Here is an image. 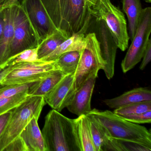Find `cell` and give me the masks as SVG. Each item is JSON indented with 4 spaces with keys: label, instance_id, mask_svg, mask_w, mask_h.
I'll return each mask as SVG.
<instances>
[{
    "label": "cell",
    "instance_id": "cell-22",
    "mask_svg": "<svg viewBox=\"0 0 151 151\" xmlns=\"http://www.w3.org/2000/svg\"><path fill=\"white\" fill-rule=\"evenodd\" d=\"M78 138L82 151H95L92 140L89 120L86 115L74 119Z\"/></svg>",
    "mask_w": 151,
    "mask_h": 151
},
{
    "label": "cell",
    "instance_id": "cell-17",
    "mask_svg": "<svg viewBox=\"0 0 151 151\" xmlns=\"http://www.w3.org/2000/svg\"><path fill=\"white\" fill-rule=\"evenodd\" d=\"M38 120L35 116L33 117L20 135L28 151H46L45 141Z\"/></svg>",
    "mask_w": 151,
    "mask_h": 151
},
{
    "label": "cell",
    "instance_id": "cell-9",
    "mask_svg": "<svg viewBox=\"0 0 151 151\" xmlns=\"http://www.w3.org/2000/svg\"><path fill=\"white\" fill-rule=\"evenodd\" d=\"M55 69L54 62L41 60L16 63L1 82L2 85H24L37 82Z\"/></svg>",
    "mask_w": 151,
    "mask_h": 151
},
{
    "label": "cell",
    "instance_id": "cell-4",
    "mask_svg": "<svg viewBox=\"0 0 151 151\" xmlns=\"http://www.w3.org/2000/svg\"><path fill=\"white\" fill-rule=\"evenodd\" d=\"M46 102L43 96H29L11 110L10 119L0 137V151L18 137L33 117L39 119Z\"/></svg>",
    "mask_w": 151,
    "mask_h": 151
},
{
    "label": "cell",
    "instance_id": "cell-13",
    "mask_svg": "<svg viewBox=\"0 0 151 151\" xmlns=\"http://www.w3.org/2000/svg\"><path fill=\"white\" fill-rule=\"evenodd\" d=\"M98 74L91 75L77 90L68 110L77 115H86L92 110L91 101Z\"/></svg>",
    "mask_w": 151,
    "mask_h": 151
},
{
    "label": "cell",
    "instance_id": "cell-24",
    "mask_svg": "<svg viewBox=\"0 0 151 151\" xmlns=\"http://www.w3.org/2000/svg\"><path fill=\"white\" fill-rule=\"evenodd\" d=\"M151 111V101L132 103L115 109L114 113L117 115H128Z\"/></svg>",
    "mask_w": 151,
    "mask_h": 151
},
{
    "label": "cell",
    "instance_id": "cell-33",
    "mask_svg": "<svg viewBox=\"0 0 151 151\" xmlns=\"http://www.w3.org/2000/svg\"><path fill=\"white\" fill-rule=\"evenodd\" d=\"M11 110L0 115V137L2 135L10 119Z\"/></svg>",
    "mask_w": 151,
    "mask_h": 151
},
{
    "label": "cell",
    "instance_id": "cell-7",
    "mask_svg": "<svg viewBox=\"0 0 151 151\" xmlns=\"http://www.w3.org/2000/svg\"><path fill=\"white\" fill-rule=\"evenodd\" d=\"M151 32V8L142 9L138 26L132 43L121 63L123 73L132 69L142 60Z\"/></svg>",
    "mask_w": 151,
    "mask_h": 151
},
{
    "label": "cell",
    "instance_id": "cell-23",
    "mask_svg": "<svg viewBox=\"0 0 151 151\" xmlns=\"http://www.w3.org/2000/svg\"><path fill=\"white\" fill-rule=\"evenodd\" d=\"M82 51H70L63 54L54 61L55 69L60 70L65 75L75 73L79 63Z\"/></svg>",
    "mask_w": 151,
    "mask_h": 151
},
{
    "label": "cell",
    "instance_id": "cell-3",
    "mask_svg": "<svg viewBox=\"0 0 151 151\" xmlns=\"http://www.w3.org/2000/svg\"><path fill=\"white\" fill-rule=\"evenodd\" d=\"M87 115L106 129L111 137L140 143L151 148V133L146 127L122 118L110 110L92 109Z\"/></svg>",
    "mask_w": 151,
    "mask_h": 151
},
{
    "label": "cell",
    "instance_id": "cell-20",
    "mask_svg": "<svg viewBox=\"0 0 151 151\" xmlns=\"http://www.w3.org/2000/svg\"><path fill=\"white\" fill-rule=\"evenodd\" d=\"M123 10L129 22V37L132 40L138 26L142 9L140 0H122Z\"/></svg>",
    "mask_w": 151,
    "mask_h": 151
},
{
    "label": "cell",
    "instance_id": "cell-18",
    "mask_svg": "<svg viewBox=\"0 0 151 151\" xmlns=\"http://www.w3.org/2000/svg\"><path fill=\"white\" fill-rule=\"evenodd\" d=\"M65 76L58 70L54 69L40 80L34 82L28 89L29 96H44L49 93Z\"/></svg>",
    "mask_w": 151,
    "mask_h": 151
},
{
    "label": "cell",
    "instance_id": "cell-11",
    "mask_svg": "<svg viewBox=\"0 0 151 151\" xmlns=\"http://www.w3.org/2000/svg\"><path fill=\"white\" fill-rule=\"evenodd\" d=\"M76 91L75 72L64 76L44 99L52 109L60 112L71 103Z\"/></svg>",
    "mask_w": 151,
    "mask_h": 151
},
{
    "label": "cell",
    "instance_id": "cell-2",
    "mask_svg": "<svg viewBox=\"0 0 151 151\" xmlns=\"http://www.w3.org/2000/svg\"><path fill=\"white\" fill-rule=\"evenodd\" d=\"M41 132L46 151H82L74 119L55 109L46 116Z\"/></svg>",
    "mask_w": 151,
    "mask_h": 151
},
{
    "label": "cell",
    "instance_id": "cell-19",
    "mask_svg": "<svg viewBox=\"0 0 151 151\" xmlns=\"http://www.w3.org/2000/svg\"><path fill=\"white\" fill-rule=\"evenodd\" d=\"M86 42L84 34H73L60 45L53 52L40 60L46 62L55 61L64 53L83 50L86 46Z\"/></svg>",
    "mask_w": 151,
    "mask_h": 151
},
{
    "label": "cell",
    "instance_id": "cell-29",
    "mask_svg": "<svg viewBox=\"0 0 151 151\" xmlns=\"http://www.w3.org/2000/svg\"><path fill=\"white\" fill-rule=\"evenodd\" d=\"M120 116L129 122L137 124H150L151 122V111Z\"/></svg>",
    "mask_w": 151,
    "mask_h": 151
},
{
    "label": "cell",
    "instance_id": "cell-5",
    "mask_svg": "<svg viewBox=\"0 0 151 151\" xmlns=\"http://www.w3.org/2000/svg\"><path fill=\"white\" fill-rule=\"evenodd\" d=\"M90 9L92 16L95 17L96 21L105 22L118 48L123 52L125 51L129 46V37L123 13L110 0H97Z\"/></svg>",
    "mask_w": 151,
    "mask_h": 151
},
{
    "label": "cell",
    "instance_id": "cell-32",
    "mask_svg": "<svg viewBox=\"0 0 151 151\" xmlns=\"http://www.w3.org/2000/svg\"><path fill=\"white\" fill-rule=\"evenodd\" d=\"M142 61L140 64L139 69L141 70L145 69L147 64L150 63L151 60V39L149 38L146 47L145 49L142 57Z\"/></svg>",
    "mask_w": 151,
    "mask_h": 151
},
{
    "label": "cell",
    "instance_id": "cell-14",
    "mask_svg": "<svg viewBox=\"0 0 151 151\" xmlns=\"http://www.w3.org/2000/svg\"><path fill=\"white\" fill-rule=\"evenodd\" d=\"M89 120L92 140L95 151H119L115 139L110 137L108 132L93 118L87 115Z\"/></svg>",
    "mask_w": 151,
    "mask_h": 151
},
{
    "label": "cell",
    "instance_id": "cell-8",
    "mask_svg": "<svg viewBox=\"0 0 151 151\" xmlns=\"http://www.w3.org/2000/svg\"><path fill=\"white\" fill-rule=\"evenodd\" d=\"M14 5V33L9 59L24 50L38 47L40 44L20 2Z\"/></svg>",
    "mask_w": 151,
    "mask_h": 151
},
{
    "label": "cell",
    "instance_id": "cell-36",
    "mask_svg": "<svg viewBox=\"0 0 151 151\" xmlns=\"http://www.w3.org/2000/svg\"><path fill=\"white\" fill-rule=\"evenodd\" d=\"M87 2H88V5L89 6L91 7V6H93L95 3H96L97 0H87Z\"/></svg>",
    "mask_w": 151,
    "mask_h": 151
},
{
    "label": "cell",
    "instance_id": "cell-21",
    "mask_svg": "<svg viewBox=\"0 0 151 151\" xmlns=\"http://www.w3.org/2000/svg\"><path fill=\"white\" fill-rule=\"evenodd\" d=\"M70 36V34L67 32L56 29L52 34L42 40L39 45L38 47L39 60L50 54Z\"/></svg>",
    "mask_w": 151,
    "mask_h": 151
},
{
    "label": "cell",
    "instance_id": "cell-30",
    "mask_svg": "<svg viewBox=\"0 0 151 151\" xmlns=\"http://www.w3.org/2000/svg\"><path fill=\"white\" fill-rule=\"evenodd\" d=\"M3 151H28V149L24 141L19 136L8 145Z\"/></svg>",
    "mask_w": 151,
    "mask_h": 151
},
{
    "label": "cell",
    "instance_id": "cell-27",
    "mask_svg": "<svg viewBox=\"0 0 151 151\" xmlns=\"http://www.w3.org/2000/svg\"><path fill=\"white\" fill-rule=\"evenodd\" d=\"M38 47L23 51L16 56L12 57L13 58V62L15 63H17L37 60H39Z\"/></svg>",
    "mask_w": 151,
    "mask_h": 151
},
{
    "label": "cell",
    "instance_id": "cell-31",
    "mask_svg": "<svg viewBox=\"0 0 151 151\" xmlns=\"http://www.w3.org/2000/svg\"><path fill=\"white\" fill-rule=\"evenodd\" d=\"M15 64L13 62V58H11L6 63L0 65V86L2 85L1 83L2 80L14 69Z\"/></svg>",
    "mask_w": 151,
    "mask_h": 151
},
{
    "label": "cell",
    "instance_id": "cell-1",
    "mask_svg": "<svg viewBox=\"0 0 151 151\" xmlns=\"http://www.w3.org/2000/svg\"><path fill=\"white\" fill-rule=\"evenodd\" d=\"M56 29L84 34L92 18L87 0H41Z\"/></svg>",
    "mask_w": 151,
    "mask_h": 151
},
{
    "label": "cell",
    "instance_id": "cell-10",
    "mask_svg": "<svg viewBox=\"0 0 151 151\" xmlns=\"http://www.w3.org/2000/svg\"><path fill=\"white\" fill-rule=\"evenodd\" d=\"M20 3L40 44L57 29L51 21L41 0H22Z\"/></svg>",
    "mask_w": 151,
    "mask_h": 151
},
{
    "label": "cell",
    "instance_id": "cell-6",
    "mask_svg": "<svg viewBox=\"0 0 151 151\" xmlns=\"http://www.w3.org/2000/svg\"><path fill=\"white\" fill-rule=\"evenodd\" d=\"M86 45L81 52L80 60L75 72L77 90L93 74H98L104 69L105 62L102 57L100 45L95 33L86 35Z\"/></svg>",
    "mask_w": 151,
    "mask_h": 151
},
{
    "label": "cell",
    "instance_id": "cell-15",
    "mask_svg": "<svg viewBox=\"0 0 151 151\" xmlns=\"http://www.w3.org/2000/svg\"><path fill=\"white\" fill-rule=\"evenodd\" d=\"M4 14L5 27L0 41V65L9 60L10 47L14 33V4L4 9Z\"/></svg>",
    "mask_w": 151,
    "mask_h": 151
},
{
    "label": "cell",
    "instance_id": "cell-37",
    "mask_svg": "<svg viewBox=\"0 0 151 151\" xmlns=\"http://www.w3.org/2000/svg\"><path fill=\"white\" fill-rule=\"evenodd\" d=\"M145 1L147 3H150L151 2V0H145Z\"/></svg>",
    "mask_w": 151,
    "mask_h": 151
},
{
    "label": "cell",
    "instance_id": "cell-28",
    "mask_svg": "<svg viewBox=\"0 0 151 151\" xmlns=\"http://www.w3.org/2000/svg\"><path fill=\"white\" fill-rule=\"evenodd\" d=\"M116 139L120 151H151V147L133 141Z\"/></svg>",
    "mask_w": 151,
    "mask_h": 151
},
{
    "label": "cell",
    "instance_id": "cell-12",
    "mask_svg": "<svg viewBox=\"0 0 151 151\" xmlns=\"http://www.w3.org/2000/svg\"><path fill=\"white\" fill-rule=\"evenodd\" d=\"M97 39L100 45L102 57L105 62L104 69L106 77L110 79L114 74V66L117 45L109 29L102 20L96 21Z\"/></svg>",
    "mask_w": 151,
    "mask_h": 151
},
{
    "label": "cell",
    "instance_id": "cell-26",
    "mask_svg": "<svg viewBox=\"0 0 151 151\" xmlns=\"http://www.w3.org/2000/svg\"><path fill=\"white\" fill-rule=\"evenodd\" d=\"M33 83L24 85H2L0 86V99L2 98L13 96L19 93L28 91L30 86Z\"/></svg>",
    "mask_w": 151,
    "mask_h": 151
},
{
    "label": "cell",
    "instance_id": "cell-25",
    "mask_svg": "<svg viewBox=\"0 0 151 151\" xmlns=\"http://www.w3.org/2000/svg\"><path fill=\"white\" fill-rule=\"evenodd\" d=\"M28 91L1 99L0 115L10 111L24 101L29 96L28 94Z\"/></svg>",
    "mask_w": 151,
    "mask_h": 151
},
{
    "label": "cell",
    "instance_id": "cell-16",
    "mask_svg": "<svg viewBox=\"0 0 151 151\" xmlns=\"http://www.w3.org/2000/svg\"><path fill=\"white\" fill-rule=\"evenodd\" d=\"M151 101V91L147 87H139L126 92L122 95L104 100L110 108L116 109L132 103Z\"/></svg>",
    "mask_w": 151,
    "mask_h": 151
},
{
    "label": "cell",
    "instance_id": "cell-35",
    "mask_svg": "<svg viewBox=\"0 0 151 151\" xmlns=\"http://www.w3.org/2000/svg\"><path fill=\"white\" fill-rule=\"evenodd\" d=\"M5 27L4 9L0 11V41L2 38Z\"/></svg>",
    "mask_w": 151,
    "mask_h": 151
},
{
    "label": "cell",
    "instance_id": "cell-34",
    "mask_svg": "<svg viewBox=\"0 0 151 151\" xmlns=\"http://www.w3.org/2000/svg\"><path fill=\"white\" fill-rule=\"evenodd\" d=\"M19 0H0V11L3 10L6 8L15 4Z\"/></svg>",
    "mask_w": 151,
    "mask_h": 151
}]
</instances>
